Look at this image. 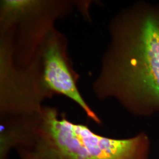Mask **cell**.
Instances as JSON below:
<instances>
[{"instance_id":"6da1fadb","label":"cell","mask_w":159,"mask_h":159,"mask_svg":"<svg viewBox=\"0 0 159 159\" xmlns=\"http://www.w3.org/2000/svg\"><path fill=\"white\" fill-rule=\"evenodd\" d=\"M110 40L93 89L130 113L159 112V4L139 1L112 19Z\"/></svg>"},{"instance_id":"7a4b0ae2","label":"cell","mask_w":159,"mask_h":159,"mask_svg":"<svg viewBox=\"0 0 159 159\" xmlns=\"http://www.w3.org/2000/svg\"><path fill=\"white\" fill-rule=\"evenodd\" d=\"M0 148L5 154L15 149L19 159H150L151 142L143 131L126 139L102 136L42 106L2 123Z\"/></svg>"},{"instance_id":"3957f363","label":"cell","mask_w":159,"mask_h":159,"mask_svg":"<svg viewBox=\"0 0 159 159\" xmlns=\"http://www.w3.org/2000/svg\"><path fill=\"white\" fill-rule=\"evenodd\" d=\"M66 40L53 27L47 31L27 70L30 80L42 100L53 94L64 95L76 102L88 117L100 125L101 120L77 89L78 77L69 61Z\"/></svg>"}]
</instances>
